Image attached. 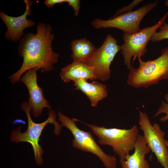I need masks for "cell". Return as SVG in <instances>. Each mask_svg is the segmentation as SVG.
Listing matches in <instances>:
<instances>
[{
	"instance_id": "cell-1",
	"label": "cell",
	"mask_w": 168,
	"mask_h": 168,
	"mask_svg": "<svg viewBox=\"0 0 168 168\" xmlns=\"http://www.w3.org/2000/svg\"><path fill=\"white\" fill-rule=\"evenodd\" d=\"M36 29V33H26L20 40L18 50L23 63L20 69L8 77L12 84L19 82L23 74L30 69L39 68L43 73L51 71L58 61L60 54L54 52L52 47L55 36L51 26L40 22Z\"/></svg>"
},
{
	"instance_id": "cell-2",
	"label": "cell",
	"mask_w": 168,
	"mask_h": 168,
	"mask_svg": "<svg viewBox=\"0 0 168 168\" xmlns=\"http://www.w3.org/2000/svg\"><path fill=\"white\" fill-rule=\"evenodd\" d=\"M21 108L26 115L27 128L24 133L21 132V126L13 129L11 132L10 139L12 142L15 143L21 142L29 143L33 148L35 163L38 166H41L44 161L42 155L44 150L39 144V142L43 130L48 124H53L54 126V134L58 136L62 127L56 121L57 114L55 111L52 110H49V116L46 120L42 123H37L33 121L31 117L30 107L28 101L23 102L21 105Z\"/></svg>"
},
{
	"instance_id": "cell-3",
	"label": "cell",
	"mask_w": 168,
	"mask_h": 168,
	"mask_svg": "<svg viewBox=\"0 0 168 168\" xmlns=\"http://www.w3.org/2000/svg\"><path fill=\"white\" fill-rule=\"evenodd\" d=\"M139 66H132L128 74L127 83L135 88H147L157 84L162 80L168 79V46L161 49V55L152 60L143 61L137 58Z\"/></svg>"
},
{
	"instance_id": "cell-4",
	"label": "cell",
	"mask_w": 168,
	"mask_h": 168,
	"mask_svg": "<svg viewBox=\"0 0 168 168\" xmlns=\"http://www.w3.org/2000/svg\"><path fill=\"white\" fill-rule=\"evenodd\" d=\"M86 125L98 138V142L102 145L111 147L119 158L125 160L130 152L134 149V146L139 134L137 126L134 125L130 129L107 128L95 124L86 123L77 119Z\"/></svg>"
},
{
	"instance_id": "cell-5",
	"label": "cell",
	"mask_w": 168,
	"mask_h": 168,
	"mask_svg": "<svg viewBox=\"0 0 168 168\" xmlns=\"http://www.w3.org/2000/svg\"><path fill=\"white\" fill-rule=\"evenodd\" d=\"M58 115L62 126L67 128L73 136L74 138L72 141L73 147L95 155L105 168H116L117 160L116 157L105 152L95 141L91 131L80 129L77 126L73 118H70L59 112Z\"/></svg>"
},
{
	"instance_id": "cell-6",
	"label": "cell",
	"mask_w": 168,
	"mask_h": 168,
	"mask_svg": "<svg viewBox=\"0 0 168 168\" xmlns=\"http://www.w3.org/2000/svg\"><path fill=\"white\" fill-rule=\"evenodd\" d=\"M168 16V11L154 25L141 29L138 32L131 34L124 33V43L121 46V52L123 55L124 64L129 70L132 66L131 59L133 57V63L135 59L144 57L147 51L146 46L148 42L156 30L165 23Z\"/></svg>"
},
{
	"instance_id": "cell-7",
	"label": "cell",
	"mask_w": 168,
	"mask_h": 168,
	"mask_svg": "<svg viewBox=\"0 0 168 168\" xmlns=\"http://www.w3.org/2000/svg\"><path fill=\"white\" fill-rule=\"evenodd\" d=\"M118 40L110 34L108 35L103 44L83 63L94 68L97 79L106 81L111 74L110 67L117 53L121 49Z\"/></svg>"
},
{
	"instance_id": "cell-8",
	"label": "cell",
	"mask_w": 168,
	"mask_h": 168,
	"mask_svg": "<svg viewBox=\"0 0 168 168\" xmlns=\"http://www.w3.org/2000/svg\"><path fill=\"white\" fill-rule=\"evenodd\" d=\"M159 1L145 4L137 10L118 16L107 20L95 19L91 22L95 28H116L122 30L124 34H131L139 31L142 19L149 12L155 8Z\"/></svg>"
},
{
	"instance_id": "cell-9",
	"label": "cell",
	"mask_w": 168,
	"mask_h": 168,
	"mask_svg": "<svg viewBox=\"0 0 168 168\" xmlns=\"http://www.w3.org/2000/svg\"><path fill=\"white\" fill-rule=\"evenodd\" d=\"M139 124L147 146L164 168H168V149L165 139V133L157 123L152 125L147 113L139 111Z\"/></svg>"
},
{
	"instance_id": "cell-10",
	"label": "cell",
	"mask_w": 168,
	"mask_h": 168,
	"mask_svg": "<svg viewBox=\"0 0 168 168\" xmlns=\"http://www.w3.org/2000/svg\"><path fill=\"white\" fill-rule=\"evenodd\" d=\"M40 70L39 68H35L28 70L22 76L20 81L27 87L29 97L28 101L30 107L31 114L35 118L40 117L44 108L51 110V106L44 95L43 89L37 83L36 72Z\"/></svg>"
},
{
	"instance_id": "cell-11",
	"label": "cell",
	"mask_w": 168,
	"mask_h": 168,
	"mask_svg": "<svg viewBox=\"0 0 168 168\" xmlns=\"http://www.w3.org/2000/svg\"><path fill=\"white\" fill-rule=\"evenodd\" d=\"M26 4L24 13L20 16L13 17L9 16L2 11L0 12V17L6 25L7 30L5 34V38L14 42L20 40L24 35V30L32 27L35 24L33 20L28 19V16L31 14L32 0H24Z\"/></svg>"
},
{
	"instance_id": "cell-12",
	"label": "cell",
	"mask_w": 168,
	"mask_h": 168,
	"mask_svg": "<svg viewBox=\"0 0 168 168\" xmlns=\"http://www.w3.org/2000/svg\"><path fill=\"white\" fill-rule=\"evenodd\" d=\"M133 154H128L125 160L119 161L121 168H150L145 156L151 150L143 135L139 134L134 146Z\"/></svg>"
},
{
	"instance_id": "cell-13",
	"label": "cell",
	"mask_w": 168,
	"mask_h": 168,
	"mask_svg": "<svg viewBox=\"0 0 168 168\" xmlns=\"http://www.w3.org/2000/svg\"><path fill=\"white\" fill-rule=\"evenodd\" d=\"M61 79L65 83L74 82L79 79L95 80L97 79L94 68L82 62H74L63 68L60 73Z\"/></svg>"
},
{
	"instance_id": "cell-14",
	"label": "cell",
	"mask_w": 168,
	"mask_h": 168,
	"mask_svg": "<svg viewBox=\"0 0 168 168\" xmlns=\"http://www.w3.org/2000/svg\"><path fill=\"white\" fill-rule=\"evenodd\" d=\"M74 82L75 87L74 90L81 91L84 94L92 107H96L100 100L108 96L107 86L98 82L94 81L89 83L86 80L81 79Z\"/></svg>"
},
{
	"instance_id": "cell-15",
	"label": "cell",
	"mask_w": 168,
	"mask_h": 168,
	"mask_svg": "<svg viewBox=\"0 0 168 168\" xmlns=\"http://www.w3.org/2000/svg\"><path fill=\"white\" fill-rule=\"evenodd\" d=\"M73 61L83 62L96 49L95 46L86 38L72 41L71 43Z\"/></svg>"
},
{
	"instance_id": "cell-16",
	"label": "cell",
	"mask_w": 168,
	"mask_h": 168,
	"mask_svg": "<svg viewBox=\"0 0 168 168\" xmlns=\"http://www.w3.org/2000/svg\"><path fill=\"white\" fill-rule=\"evenodd\" d=\"M159 28V31L155 32L151 38L150 40L152 42L160 41L168 39V23H165Z\"/></svg>"
},
{
	"instance_id": "cell-17",
	"label": "cell",
	"mask_w": 168,
	"mask_h": 168,
	"mask_svg": "<svg viewBox=\"0 0 168 168\" xmlns=\"http://www.w3.org/2000/svg\"><path fill=\"white\" fill-rule=\"evenodd\" d=\"M164 97L166 103L164 100H162L161 105L154 115V117H157L161 114H166L165 116L160 119L161 122H165L168 120V92L164 95Z\"/></svg>"
},
{
	"instance_id": "cell-18",
	"label": "cell",
	"mask_w": 168,
	"mask_h": 168,
	"mask_svg": "<svg viewBox=\"0 0 168 168\" xmlns=\"http://www.w3.org/2000/svg\"><path fill=\"white\" fill-rule=\"evenodd\" d=\"M142 0H134L127 6H125L118 9L114 14L110 18H113L118 16L132 11V10L139 3L142 2Z\"/></svg>"
},
{
	"instance_id": "cell-19",
	"label": "cell",
	"mask_w": 168,
	"mask_h": 168,
	"mask_svg": "<svg viewBox=\"0 0 168 168\" xmlns=\"http://www.w3.org/2000/svg\"><path fill=\"white\" fill-rule=\"evenodd\" d=\"M66 2L68 5L71 6L74 12V14L75 16H77L80 7V1L79 0H66Z\"/></svg>"
},
{
	"instance_id": "cell-20",
	"label": "cell",
	"mask_w": 168,
	"mask_h": 168,
	"mask_svg": "<svg viewBox=\"0 0 168 168\" xmlns=\"http://www.w3.org/2000/svg\"><path fill=\"white\" fill-rule=\"evenodd\" d=\"M66 2V0H45L44 1L45 5L48 7H53L55 5Z\"/></svg>"
},
{
	"instance_id": "cell-21",
	"label": "cell",
	"mask_w": 168,
	"mask_h": 168,
	"mask_svg": "<svg viewBox=\"0 0 168 168\" xmlns=\"http://www.w3.org/2000/svg\"><path fill=\"white\" fill-rule=\"evenodd\" d=\"M165 142L166 146L168 147V140H166Z\"/></svg>"
},
{
	"instance_id": "cell-22",
	"label": "cell",
	"mask_w": 168,
	"mask_h": 168,
	"mask_svg": "<svg viewBox=\"0 0 168 168\" xmlns=\"http://www.w3.org/2000/svg\"><path fill=\"white\" fill-rule=\"evenodd\" d=\"M165 5L168 7V0H166L165 2Z\"/></svg>"
}]
</instances>
